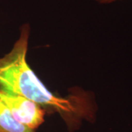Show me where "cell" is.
<instances>
[{"label": "cell", "instance_id": "obj_1", "mask_svg": "<svg viewBox=\"0 0 132 132\" xmlns=\"http://www.w3.org/2000/svg\"><path fill=\"white\" fill-rule=\"evenodd\" d=\"M29 27L24 24L11 51L0 58V87L40 105L46 112L60 114L71 131L79 128L81 120L94 122L96 109L87 98H62L54 94L38 79L27 62Z\"/></svg>", "mask_w": 132, "mask_h": 132}, {"label": "cell", "instance_id": "obj_4", "mask_svg": "<svg viewBox=\"0 0 132 132\" xmlns=\"http://www.w3.org/2000/svg\"><path fill=\"white\" fill-rule=\"evenodd\" d=\"M96 2H98L100 4H109V3H112L114 2H116L118 0H95Z\"/></svg>", "mask_w": 132, "mask_h": 132}, {"label": "cell", "instance_id": "obj_2", "mask_svg": "<svg viewBox=\"0 0 132 132\" xmlns=\"http://www.w3.org/2000/svg\"><path fill=\"white\" fill-rule=\"evenodd\" d=\"M0 99L9 109L16 121L35 131L44 123L46 110L32 101L0 87Z\"/></svg>", "mask_w": 132, "mask_h": 132}, {"label": "cell", "instance_id": "obj_3", "mask_svg": "<svg viewBox=\"0 0 132 132\" xmlns=\"http://www.w3.org/2000/svg\"><path fill=\"white\" fill-rule=\"evenodd\" d=\"M0 132H35L15 120L10 109L0 99Z\"/></svg>", "mask_w": 132, "mask_h": 132}]
</instances>
